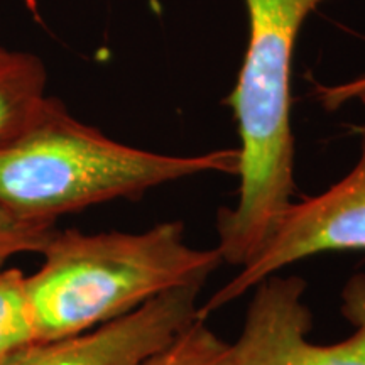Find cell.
<instances>
[{"mask_svg": "<svg viewBox=\"0 0 365 365\" xmlns=\"http://www.w3.org/2000/svg\"><path fill=\"white\" fill-rule=\"evenodd\" d=\"M328 0H245L249 43L230 103L240 134L235 208L217 218L222 261L244 267L271 239L293 205L294 135L291 61L309 14Z\"/></svg>", "mask_w": 365, "mask_h": 365, "instance_id": "cell-1", "label": "cell"}, {"mask_svg": "<svg viewBox=\"0 0 365 365\" xmlns=\"http://www.w3.org/2000/svg\"><path fill=\"white\" fill-rule=\"evenodd\" d=\"M240 150L168 156L117 143L48 97L33 124L0 145V208L51 223L66 213L205 173L239 175Z\"/></svg>", "mask_w": 365, "mask_h": 365, "instance_id": "cell-2", "label": "cell"}, {"mask_svg": "<svg viewBox=\"0 0 365 365\" xmlns=\"http://www.w3.org/2000/svg\"><path fill=\"white\" fill-rule=\"evenodd\" d=\"M43 266L26 276L36 341L76 336L135 312L159 294L202 284L223 262L217 249H193L181 222L140 232L56 230Z\"/></svg>", "mask_w": 365, "mask_h": 365, "instance_id": "cell-3", "label": "cell"}, {"mask_svg": "<svg viewBox=\"0 0 365 365\" xmlns=\"http://www.w3.org/2000/svg\"><path fill=\"white\" fill-rule=\"evenodd\" d=\"M244 328L218 365H365V272L341 289V314L354 325L349 339L313 344V314L304 303L307 281L272 276L254 287Z\"/></svg>", "mask_w": 365, "mask_h": 365, "instance_id": "cell-4", "label": "cell"}, {"mask_svg": "<svg viewBox=\"0 0 365 365\" xmlns=\"http://www.w3.org/2000/svg\"><path fill=\"white\" fill-rule=\"evenodd\" d=\"M359 134L360 154L349 175L323 193L291 205L266 247L198 308L200 319L291 264L325 252L365 250V125Z\"/></svg>", "mask_w": 365, "mask_h": 365, "instance_id": "cell-5", "label": "cell"}, {"mask_svg": "<svg viewBox=\"0 0 365 365\" xmlns=\"http://www.w3.org/2000/svg\"><path fill=\"white\" fill-rule=\"evenodd\" d=\"M202 287H176L81 335L33 341L4 357L0 365H144L198 319Z\"/></svg>", "mask_w": 365, "mask_h": 365, "instance_id": "cell-6", "label": "cell"}, {"mask_svg": "<svg viewBox=\"0 0 365 365\" xmlns=\"http://www.w3.org/2000/svg\"><path fill=\"white\" fill-rule=\"evenodd\" d=\"M46 68L31 53L0 49V145L33 124L46 102Z\"/></svg>", "mask_w": 365, "mask_h": 365, "instance_id": "cell-7", "label": "cell"}, {"mask_svg": "<svg viewBox=\"0 0 365 365\" xmlns=\"http://www.w3.org/2000/svg\"><path fill=\"white\" fill-rule=\"evenodd\" d=\"M36 341L26 293V276L19 269L0 271V360Z\"/></svg>", "mask_w": 365, "mask_h": 365, "instance_id": "cell-8", "label": "cell"}, {"mask_svg": "<svg viewBox=\"0 0 365 365\" xmlns=\"http://www.w3.org/2000/svg\"><path fill=\"white\" fill-rule=\"evenodd\" d=\"M227 346V341L207 325V319L198 318L144 365H218Z\"/></svg>", "mask_w": 365, "mask_h": 365, "instance_id": "cell-9", "label": "cell"}, {"mask_svg": "<svg viewBox=\"0 0 365 365\" xmlns=\"http://www.w3.org/2000/svg\"><path fill=\"white\" fill-rule=\"evenodd\" d=\"M56 232L51 223L24 220L0 208V271L17 254L39 252Z\"/></svg>", "mask_w": 365, "mask_h": 365, "instance_id": "cell-10", "label": "cell"}, {"mask_svg": "<svg viewBox=\"0 0 365 365\" xmlns=\"http://www.w3.org/2000/svg\"><path fill=\"white\" fill-rule=\"evenodd\" d=\"M362 90H365V75L340 85H318L317 95L319 102L323 103V107L328 108V110H335V108L341 107V105L350 102V100H355V97H357Z\"/></svg>", "mask_w": 365, "mask_h": 365, "instance_id": "cell-11", "label": "cell"}, {"mask_svg": "<svg viewBox=\"0 0 365 365\" xmlns=\"http://www.w3.org/2000/svg\"><path fill=\"white\" fill-rule=\"evenodd\" d=\"M355 100H360V102H362V103L365 105V90L360 91V93L357 95V97H355Z\"/></svg>", "mask_w": 365, "mask_h": 365, "instance_id": "cell-12", "label": "cell"}, {"mask_svg": "<svg viewBox=\"0 0 365 365\" xmlns=\"http://www.w3.org/2000/svg\"><path fill=\"white\" fill-rule=\"evenodd\" d=\"M0 49H2V48H0Z\"/></svg>", "mask_w": 365, "mask_h": 365, "instance_id": "cell-13", "label": "cell"}]
</instances>
